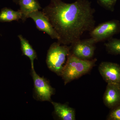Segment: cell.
Masks as SVG:
<instances>
[{
	"label": "cell",
	"instance_id": "cell-1",
	"mask_svg": "<svg viewBox=\"0 0 120 120\" xmlns=\"http://www.w3.org/2000/svg\"><path fill=\"white\" fill-rule=\"evenodd\" d=\"M42 12L57 33V42L61 45H72L95 27V10L88 0H76L71 4L51 0Z\"/></svg>",
	"mask_w": 120,
	"mask_h": 120
},
{
	"label": "cell",
	"instance_id": "cell-2",
	"mask_svg": "<svg viewBox=\"0 0 120 120\" xmlns=\"http://www.w3.org/2000/svg\"><path fill=\"white\" fill-rule=\"evenodd\" d=\"M97 60L80 59L71 54L68 56L67 60L60 76L65 85L88 73L95 66Z\"/></svg>",
	"mask_w": 120,
	"mask_h": 120
},
{
	"label": "cell",
	"instance_id": "cell-3",
	"mask_svg": "<svg viewBox=\"0 0 120 120\" xmlns=\"http://www.w3.org/2000/svg\"><path fill=\"white\" fill-rule=\"evenodd\" d=\"M71 45L54 42L47 51L46 63L47 67L59 76L62 73L66 58L70 54Z\"/></svg>",
	"mask_w": 120,
	"mask_h": 120
},
{
	"label": "cell",
	"instance_id": "cell-4",
	"mask_svg": "<svg viewBox=\"0 0 120 120\" xmlns=\"http://www.w3.org/2000/svg\"><path fill=\"white\" fill-rule=\"evenodd\" d=\"M30 74L34 81L35 98L38 101L51 102V97L54 94L55 90L49 82L44 77L39 75L34 68H31Z\"/></svg>",
	"mask_w": 120,
	"mask_h": 120
},
{
	"label": "cell",
	"instance_id": "cell-5",
	"mask_svg": "<svg viewBox=\"0 0 120 120\" xmlns=\"http://www.w3.org/2000/svg\"><path fill=\"white\" fill-rule=\"evenodd\" d=\"M120 31V23L118 20L107 21L95 27L90 33L91 38L96 43L109 39Z\"/></svg>",
	"mask_w": 120,
	"mask_h": 120
},
{
	"label": "cell",
	"instance_id": "cell-6",
	"mask_svg": "<svg viewBox=\"0 0 120 120\" xmlns=\"http://www.w3.org/2000/svg\"><path fill=\"white\" fill-rule=\"evenodd\" d=\"M96 42L92 38L80 40L70 45V53L77 57L83 60H90L94 55Z\"/></svg>",
	"mask_w": 120,
	"mask_h": 120
},
{
	"label": "cell",
	"instance_id": "cell-7",
	"mask_svg": "<svg viewBox=\"0 0 120 120\" xmlns=\"http://www.w3.org/2000/svg\"><path fill=\"white\" fill-rule=\"evenodd\" d=\"M99 73L105 82L108 83L120 85V66L113 62L103 61L98 67Z\"/></svg>",
	"mask_w": 120,
	"mask_h": 120
},
{
	"label": "cell",
	"instance_id": "cell-8",
	"mask_svg": "<svg viewBox=\"0 0 120 120\" xmlns=\"http://www.w3.org/2000/svg\"><path fill=\"white\" fill-rule=\"evenodd\" d=\"M29 18L34 21L39 30L47 34L52 39H57V41L59 40L60 38L57 33L42 11H38L32 12L28 15Z\"/></svg>",
	"mask_w": 120,
	"mask_h": 120
},
{
	"label": "cell",
	"instance_id": "cell-9",
	"mask_svg": "<svg viewBox=\"0 0 120 120\" xmlns=\"http://www.w3.org/2000/svg\"><path fill=\"white\" fill-rule=\"evenodd\" d=\"M104 104L111 109L120 104V85L108 83L103 96Z\"/></svg>",
	"mask_w": 120,
	"mask_h": 120
},
{
	"label": "cell",
	"instance_id": "cell-10",
	"mask_svg": "<svg viewBox=\"0 0 120 120\" xmlns=\"http://www.w3.org/2000/svg\"><path fill=\"white\" fill-rule=\"evenodd\" d=\"M56 116L62 120H75V111L73 108L66 104H62L52 101Z\"/></svg>",
	"mask_w": 120,
	"mask_h": 120
},
{
	"label": "cell",
	"instance_id": "cell-11",
	"mask_svg": "<svg viewBox=\"0 0 120 120\" xmlns=\"http://www.w3.org/2000/svg\"><path fill=\"white\" fill-rule=\"evenodd\" d=\"M19 11L22 13V20L24 22L28 19V15L30 13L41 9L38 0H19Z\"/></svg>",
	"mask_w": 120,
	"mask_h": 120
},
{
	"label": "cell",
	"instance_id": "cell-12",
	"mask_svg": "<svg viewBox=\"0 0 120 120\" xmlns=\"http://www.w3.org/2000/svg\"><path fill=\"white\" fill-rule=\"evenodd\" d=\"M21 46V49L23 54L27 57L30 61L31 68H34V60L38 59L36 52L29 42V41L24 38L21 34L19 35Z\"/></svg>",
	"mask_w": 120,
	"mask_h": 120
},
{
	"label": "cell",
	"instance_id": "cell-13",
	"mask_svg": "<svg viewBox=\"0 0 120 120\" xmlns=\"http://www.w3.org/2000/svg\"><path fill=\"white\" fill-rule=\"evenodd\" d=\"M22 13L19 9L15 11L11 8L5 7L0 12V22H9L22 19Z\"/></svg>",
	"mask_w": 120,
	"mask_h": 120
},
{
	"label": "cell",
	"instance_id": "cell-14",
	"mask_svg": "<svg viewBox=\"0 0 120 120\" xmlns=\"http://www.w3.org/2000/svg\"><path fill=\"white\" fill-rule=\"evenodd\" d=\"M106 49L108 53L114 55H120V39L111 38L105 43Z\"/></svg>",
	"mask_w": 120,
	"mask_h": 120
},
{
	"label": "cell",
	"instance_id": "cell-15",
	"mask_svg": "<svg viewBox=\"0 0 120 120\" xmlns=\"http://www.w3.org/2000/svg\"><path fill=\"white\" fill-rule=\"evenodd\" d=\"M117 0H98V3L103 8L113 11Z\"/></svg>",
	"mask_w": 120,
	"mask_h": 120
},
{
	"label": "cell",
	"instance_id": "cell-16",
	"mask_svg": "<svg viewBox=\"0 0 120 120\" xmlns=\"http://www.w3.org/2000/svg\"><path fill=\"white\" fill-rule=\"evenodd\" d=\"M110 109L106 120H120V104Z\"/></svg>",
	"mask_w": 120,
	"mask_h": 120
},
{
	"label": "cell",
	"instance_id": "cell-17",
	"mask_svg": "<svg viewBox=\"0 0 120 120\" xmlns=\"http://www.w3.org/2000/svg\"><path fill=\"white\" fill-rule=\"evenodd\" d=\"M13 1L16 4H17L19 2V0H13Z\"/></svg>",
	"mask_w": 120,
	"mask_h": 120
}]
</instances>
